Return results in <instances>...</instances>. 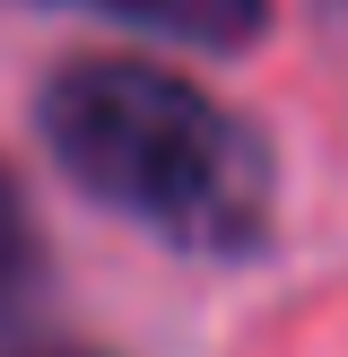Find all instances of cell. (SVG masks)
<instances>
[{
	"label": "cell",
	"instance_id": "cell-1",
	"mask_svg": "<svg viewBox=\"0 0 348 357\" xmlns=\"http://www.w3.org/2000/svg\"><path fill=\"white\" fill-rule=\"evenodd\" d=\"M52 166L87 201L122 209L157 244L200 261H253L278 227V157L253 114L139 52L61 61L35 96Z\"/></svg>",
	"mask_w": 348,
	"mask_h": 357
},
{
	"label": "cell",
	"instance_id": "cell-2",
	"mask_svg": "<svg viewBox=\"0 0 348 357\" xmlns=\"http://www.w3.org/2000/svg\"><path fill=\"white\" fill-rule=\"evenodd\" d=\"M52 9L104 17V26L157 35V44H191V52H244L270 35V0H52Z\"/></svg>",
	"mask_w": 348,
	"mask_h": 357
},
{
	"label": "cell",
	"instance_id": "cell-3",
	"mask_svg": "<svg viewBox=\"0 0 348 357\" xmlns=\"http://www.w3.org/2000/svg\"><path fill=\"white\" fill-rule=\"evenodd\" d=\"M35 279H44V244H35V218H26V201H17L9 166H0V314L26 305Z\"/></svg>",
	"mask_w": 348,
	"mask_h": 357
},
{
	"label": "cell",
	"instance_id": "cell-4",
	"mask_svg": "<svg viewBox=\"0 0 348 357\" xmlns=\"http://www.w3.org/2000/svg\"><path fill=\"white\" fill-rule=\"evenodd\" d=\"M17 357H96V349H17Z\"/></svg>",
	"mask_w": 348,
	"mask_h": 357
}]
</instances>
